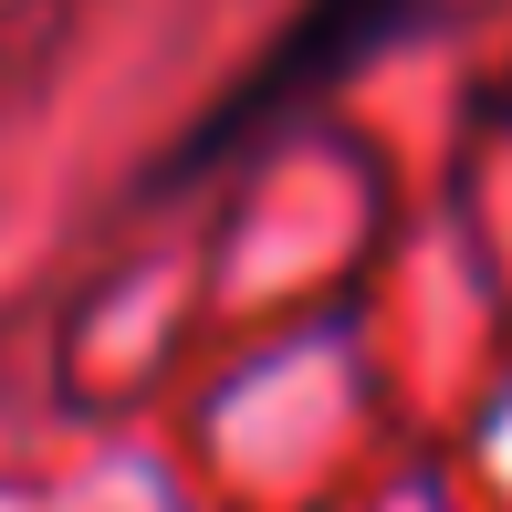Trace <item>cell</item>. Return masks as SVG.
Returning a JSON list of instances; mask_svg holds the SVG:
<instances>
[{
	"instance_id": "cell-1",
	"label": "cell",
	"mask_w": 512,
	"mask_h": 512,
	"mask_svg": "<svg viewBox=\"0 0 512 512\" xmlns=\"http://www.w3.org/2000/svg\"><path fill=\"white\" fill-rule=\"evenodd\" d=\"M418 11V0H304V11L283 21V42H272L262 63H251L241 84H230L220 105H209V126L178 147V178H199V168H220V157H251L272 126H293L324 84L345 74V63H366L387 32Z\"/></svg>"
}]
</instances>
